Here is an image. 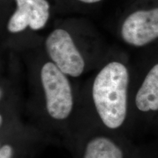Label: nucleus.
Wrapping results in <instances>:
<instances>
[{"instance_id":"f257e3e1","label":"nucleus","mask_w":158,"mask_h":158,"mask_svg":"<svg viewBox=\"0 0 158 158\" xmlns=\"http://www.w3.org/2000/svg\"><path fill=\"white\" fill-rule=\"evenodd\" d=\"M130 75L124 64L111 62L94 78L92 99L102 123L110 130L123 127L130 116L128 86Z\"/></svg>"},{"instance_id":"f03ea898","label":"nucleus","mask_w":158,"mask_h":158,"mask_svg":"<svg viewBox=\"0 0 158 158\" xmlns=\"http://www.w3.org/2000/svg\"><path fill=\"white\" fill-rule=\"evenodd\" d=\"M44 91L45 108L51 118L64 121L70 116L73 108V95L69 80L53 62L43 64L40 72Z\"/></svg>"},{"instance_id":"7ed1b4c3","label":"nucleus","mask_w":158,"mask_h":158,"mask_svg":"<svg viewBox=\"0 0 158 158\" xmlns=\"http://www.w3.org/2000/svg\"><path fill=\"white\" fill-rule=\"evenodd\" d=\"M130 114L135 125L158 132V63L149 69L136 91Z\"/></svg>"},{"instance_id":"20e7f679","label":"nucleus","mask_w":158,"mask_h":158,"mask_svg":"<svg viewBox=\"0 0 158 158\" xmlns=\"http://www.w3.org/2000/svg\"><path fill=\"white\" fill-rule=\"evenodd\" d=\"M45 47L53 63L65 75L79 77L83 73L84 58L68 31L62 29L53 31L45 40Z\"/></svg>"},{"instance_id":"39448f33","label":"nucleus","mask_w":158,"mask_h":158,"mask_svg":"<svg viewBox=\"0 0 158 158\" xmlns=\"http://www.w3.org/2000/svg\"><path fill=\"white\" fill-rule=\"evenodd\" d=\"M122 38L128 44L143 46L158 38V7L130 14L122 26Z\"/></svg>"},{"instance_id":"423d86ee","label":"nucleus","mask_w":158,"mask_h":158,"mask_svg":"<svg viewBox=\"0 0 158 158\" xmlns=\"http://www.w3.org/2000/svg\"><path fill=\"white\" fill-rule=\"evenodd\" d=\"M126 152L110 138L98 135L86 144L82 158H127L129 154Z\"/></svg>"},{"instance_id":"0eeeda50","label":"nucleus","mask_w":158,"mask_h":158,"mask_svg":"<svg viewBox=\"0 0 158 158\" xmlns=\"http://www.w3.org/2000/svg\"><path fill=\"white\" fill-rule=\"evenodd\" d=\"M17 10L24 13L29 19L30 14L37 7L41 5L45 0H15Z\"/></svg>"},{"instance_id":"6e6552de","label":"nucleus","mask_w":158,"mask_h":158,"mask_svg":"<svg viewBox=\"0 0 158 158\" xmlns=\"http://www.w3.org/2000/svg\"><path fill=\"white\" fill-rule=\"evenodd\" d=\"M13 155V148L9 144H4L0 148V158H12Z\"/></svg>"},{"instance_id":"1a4fd4ad","label":"nucleus","mask_w":158,"mask_h":158,"mask_svg":"<svg viewBox=\"0 0 158 158\" xmlns=\"http://www.w3.org/2000/svg\"><path fill=\"white\" fill-rule=\"evenodd\" d=\"M79 1L82 2L84 3H88V4H92V3H96L98 2L101 1V0H79Z\"/></svg>"}]
</instances>
